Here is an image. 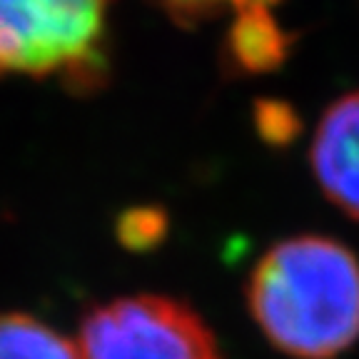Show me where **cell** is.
<instances>
[{"mask_svg":"<svg viewBox=\"0 0 359 359\" xmlns=\"http://www.w3.org/2000/svg\"><path fill=\"white\" fill-rule=\"evenodd\" d=\"M280 25L269 13V0H255L237 11V22L230 33L232 57L247 70H264L282 57Z\"/></svg>","mask_w":359,"mask_h":359,"instance_id":"5","label":"cell"},{"mask_svg":"<svg viewBox=\"0 0 359 359\" xmlns=\"http://www.w3.org/2000/svg\"><path fill=\"white\" fill-rule=\"evenodd\" d=\"M180 25H195L217 18L224 11H240L255 0H152Z\"/></svg>","mask_w":359,"mask_h":359,"instance_id":"7","label":"cell"},{"mask_svg":"<svg viewBox=\"0 0 359 359\" xmlns=\"http://www.w3.org/2000/svg\"><path fill=\"white\" fill-rule=\"evenodd\" d=\"M112 0H0V75L97 88L107 70Z\"/></svg>","mask_w":359,"mask_h":359,"instance_id":"2","label":"cell"},{"mask_svg":"<svg viewBox=\"0 0 359 359\" xmlns=\"http://www.w3.org/2000/svg\"><path fill=\"white\" fill-rule=\"evenodd\" d=\"M78 359H222L212 330L190 304L135 294L85 314Z\"/></svg>","mask_w":359,"mask_h":359,"instance_id":"3","label":"cell"},{"mask_svg":"<svg viewBox=\"0 0 359 359\" xmlns=\"http://www.w3.org/2000/svg\"><path fill=\"white\" fill-rule=\"evenodd\" d=\"M247 307L287 357H339L359 337L357 255L322 235L277 242L247 280Z\"/></svg>","mask_w":359,"mask_h":359,"instance_id":"1","label":"cell"},{"mask_svg":"<svg viewBox=\"0 0 359 359\" xmlns=\"http://www.w3.org/2000/svg\"><path fill=\"white\" fill-rule=\"evenodd\" d=\"M0 359H78V347L30 314H0Z\"/></svg>","mask_w":359,"mask_h":359,"instance_id":"6","label":"cell"},{"mask_svg":"<svg viewBox=\"0 0 359 359\" xmlns=\"http://www.w3.org/2000/svg\"><path fill=\"white\" fill-rule=\"evenodd\" d=\"M309 157L322 192L344 215L359 219V93L327 107Z\"/></svg>","mask_w":359,"mask_h":359,"instance_id":"4","label":"cell"}]
</instances>
